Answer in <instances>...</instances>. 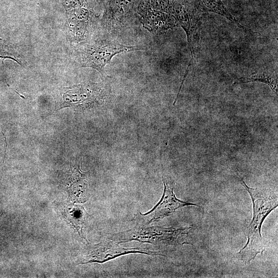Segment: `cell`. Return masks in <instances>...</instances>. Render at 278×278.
Wrapping results in <instances>:
<instances>
[{
    "label": "cell",
    "mask_w": 278,
    "mask_h": 278,
    "mask_svg": "<svg viewBox=\"0 0 278 278\" xmlns=\"http://www.w3.org/2000/svg\"><path fill=\"white\" fill-rule=\"evenodd\" d=\"M240 182L252 200L253 216L248 228L247 242L237 255L240 259L250 263L266 249V243L260 234L262 225L268 215L277 207V196L269 189L249 187L242 178Z\"/></svg>",
    "instance_id": "6da1fadb"
},
{
    "label": "cell",
    "mask_w": 278,
    "mask_h": 278,
    "mask_svg": "<svg viewBox=\"0 0 278 278\" xmlns=\"http://www.w3.org/2000/svg\"><path fill=\"white\" fill-rule=\"evenodd\" d=\"M193 227L176 228L162 226H137L113 234L110 238L117 243L136 241L152 245L160 250L173 249L185 244L192 245Z\"/></svg>",
    "instance_id": "7a4b0ae2"
},
{
    "label": "cell",
    "mask_w": 278,
    "mask_h": 278,
    "mask_svg": "<svg viewBox=\"0 0 278 278\" xmlns=\"http://www.w3.org/2000/svg\"><path fill=\"white\" fill-rule=\"evenodd\" d=\"M162 181L164 190L161 199L150 211L144 214L139 212L134 216L133 220L136 225L147 226L173 214L183 207L197 206L196 204L182 201L176 197L173 192V181L163 176Z\"/></svg>",
    "instance_id": "3957f363"
},
{
    "label": "cell",
    "mask_w": 278,
    "mask_h": 278,
    "mask_svg": "<svg viewBox=\"0 0 278 278\" xmlns=\"http://www.w3.org/2000/svg\"><path fill=\"white\" fill-rule=\"evenodd\" d=\"M138 49L137 46H126L112 42L86 45L79 53L80 63L81 67H92L103 74L105 66L110 63L115 55Z\"/></svg>",
    "instance_id": "277c9868"
},
{
    "label": "cell",
    "mask_w": 278,
    "mask_h": 278,
    "mask_svg": "<svg viewBox=\"0 0 278 278\" xmlns=\"http://www.w3.org/2000/svg\"><path fill=\"white\" fill-rule=\"evenodd\" d=\"M140 253L151 256H164L158 250L147 249L125 248L112 240L102 241L90 246L86 250L84 257L80 264L97 263L102 264L126 254Z\"/></svg>",
    "instance_id": "5b68a950"
},
{
    "label": "cell",
    "mask_w": 278,
    "mask_h": 278,
    "mask_svg": "<svg viewBox=\"0 0 278 278\" xmlns=\"http://www.w3.org/2000/svg\"><path fill=\"white\" fill-rule=\"evenodd\" d=\"M62 94L59 109L70 106L89 105L97 102L101 97L98 84L91 83L73 86Z\"/></svg>",
    "instance_id": "8992f818"
},
{
    "label": "cell",
    "mask_w": 278,
    "mask_h": 278,
    "mask_svg": "<svg viewBox=\"0 0 278 278\" xmlns=\"http://www.w3.org/2000/svg\"><path fill=\"white\" fill-rule=\"evenodd\" d=\"M87 173L80 169L79 162L71 166L67 182L68 198L73 202L82 203L88 200Z\"/></svg>",
    "instance_id": "52a82bcc"
},
{
    "label": "cell",
    "mask_w": 278,
    "mask_h": 278,
    "mask_svg": "<svg viewBox=\"0 0 278 278\" xmlns=\"http://www.w3.org/2000/svg\"><path fill=\"white\" fill-rule=\"evenodd\" d=\"M87 213L83 206L70 204L65 208L64 216L80 237L88 241L83 233V228L86 220Z\"/></svg>",
    "instance_id": "ba28073f"
},
{
    "label": "cell",
    "mask_w": 278,
    "mask_h": 278,
    "mask_svg": "<svg viewBox=\"0 0 278 278\" xmlns=\"http://www.w3.org/2000/svg\"><path fill=\"white\" fill-rule=\"evenodd\" d=\"M198 8L203 12H212L220 14L235 24L239 28L248 30L239 24L225 7L221 0H197Z\"/></svg>",
    "instance_id": "9c48e42d"
},
{
    "label": "cell",
    "mask_w": 278,
    "mask_h": 278,
    "mask_svg": "<svg viewBox=\"0 0 278 278\" xmlns=\"http://www.w3.org/2000/svg\"><path fill=\"white\" fill-rule=\"evenodd\" d=\"M259 81L268 84L275 93L277 92V77L275 71L262 70L237 79L234 84Z\"/></svg>",
    "instance_id": "30bf717a"
},
{
    "label": "cell",
    "mask_w": 278,
    "mask_h": 278,
    "mask_svg": "<svg viewBox=\"0 0 278 278\" xmlns=\"http://www.w3.org/2000/svg\"><path fill=\"white\" fill-rule=\"evenodd\" d=\"M0 58L10 59L21 64L15 52L5 40L1 38H0Z\"/></svg>",
    "instance_id": "8fae6325"
}]
</instances>
